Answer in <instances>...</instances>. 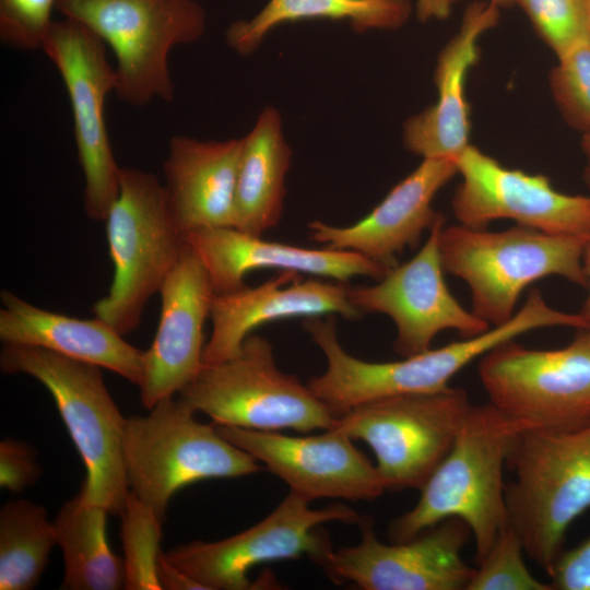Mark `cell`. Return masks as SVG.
I'll return each mask as SVG.
<instances>
[{
  "mask_svg": "<svg viewBox=\"0 0 590 590\" xmlns=\"http://www.w3.org/2000/svg\"><path fill=\"white\" fill-rule=\"evenodd\" d=\"M527 428L489 402L471 404L418 502L390 522V542L409 541L447 518H459L474 538L479 563L508 523L504 469L517 436Z\"/></svg>",
  "mask_w": 590,
  "mask_h": 590,
  "instance_id": "cell-1",
  "label": "cell"
},
{
  "mask_svg": "<svg viewBox=\"0 0 590 590\" xmlns=\"http://www.w3.org/2000/svg\"><path fill=\"white\" fill-rule=\"evenodd\" d=\"M589 239L519 225L499 232L444 225L439 252L444 270L468 285L472 311L496 327L515 316L521 293L539 280L557 275L587 287L582 258Z\"/></svg>",
  "mask_w": 590,
  "mask_h": 590,
  "instance_id": "cell-2",
  "label": "cell"
},
{
  "mask_svg": "<svg viewBox=\"0 0 590 590\" xmlns=\"http://www.w3.org/2000/svg\"><path fill=\"white\" fill-rule=\"evenodd\" d=\"M506 467L515 474L505 488L508 524L548 575L567 529L590 508V424L566 432L523 429Z\"/></svg>",
  "mask_w": 590,
  "mask_h": 590,
  "instance_id": "cell-3",
  "label": "cell"
},
{
  "mask_svg": "<svg viewBox=\"0 0 590 590\" xmlns=\"http://www.w3.org/2000/svg\"><path fill=\"white\" fill-rule=\"evenodd\" d=\"M0 368L28 375L46 387L85 467L80 495L120 515L129 494L122 455L127 418L111 398L101 367L39 346L3 344Z\"/></svg>",
  "mask_w": 590,
  "mask_h": 590,
  "instance_id": "cell-4",
  "label": "cell"
},
{
  "mask_svg": "<svg viewBox=\"0 0 590 590\" xmlns=\"http://www.w3.org/2000/svg\"><path fill=\"white\" fill-rule=\"evenodd\" d=\"M309 317L304 329L323 352L327 368L307 382L315 396L337 417L376 399L438 392L462 368L502 342L539 329L538 310L523 305L506 323L438 349L403 357L396 362L371 363L350 355L340 344L333 315Z\"/></svg>",
  "mask_w": 590,
  "mask_h": 590,
  "instance_id": "cell-5",
  "label": "cell"
},
{
  "mask_svg": "<svg viewBox=\"0 0 590 590\" xmlns=\"http://www.w3.org/2000/svg\"><path fill=\"white\" fill-rule=\"evenodd\" d=\"M179 397L158 401L144 416L127 418L122 455L129 491L162 520L182 487L208 479L239 477L263 470L215 425L194 418Z\"/></svg>",
  "mask_w": 590,
  "mask_h": 590,
  "instance_id": "cell-6",
  "label": "cell"
},
{
  "mask_svg": "<svg viewBox=\"0 0 590 590\" xmlns=\"http://www.w3.org/2000/svg\"><path fill=\"white\" fill-rule=\"evenodd\" d=\"M106 222L114 276L93 311L121 335L135 330L185 247L169 213L164 185L146 170L121 167L119 193Z\"/></svg>",
  "mask_w": 590,
  "mask_h": 590,
  "instance_id": "cell-7",
  "label": "cell"
},
{
  "mask_svg": "<svg viewBox=\"0 0 590 590\" xmlns=\"http://www.w3.org/2000/svg\"><path fill=\"white\" fill-rule=\"evenodd\" d=\"M56 10L111 48L115 93L131 106L174 99L169 52L199 40L208 23L197 0H58Z\"/></svg>",
  "mask_w": 590,
  "mask_h": 590,
  "instance_id": "cell-8",
  "label": "cell"
},
{
  "mask_svg": "<svg viewBox=\"0 0 590 590\" xmlns=\"http://www.w3.org/2000/svg\"><path fill=\"white\" fill-rule=\"evenodd\" d=\"M179 398L223 426L308 433L337 420L307 384L278 367L271 343L252 333L235 357L203 365Z\"/></svg>",
  "mask_w": 590,
  "mask_h": 590,
  "instance_id": "cell-9",
  "label": "cell"
},
{
  "mask_svg": "<svg viewBox=\"0 0 590 590\" xmlns=\"http://www.w3.org/2000/svg\"><path fill=\"white\" fill-rule=\"evenodd\" d=\"M470 406L465 390L450 386L362 403L332 428L369 446L386 491H421L450 451Z\"/></svg>",
  "mask_w": 590,
  "mask_h": 590,
  "instance_id": "cell-10",
  "label": "cell"
},
{
  "mask_svg": "<svg viewBox=\"0 0 590 590\" xmlns=\"http://www.w3.org/2000/svg\"><path fill=\"white\" fill-rule=\"evenodd\" d=\"M489 403L528 428L566 432L590 424V330L556 350L505 341L481 356Z\"/></svg>",
  "mask_w": 590,
  "mask_h": 590,
  "instance_id": "cell-11",
  "label": "cell"
},
{
  "mask_svg": "<svg viewBox=\"0 0 590 590\" xmlns=\"http://www.w3.org/2000/svg\"><path fill=\"white\" fill-rule=\"evenodd\" d=\"M290 492L266 518L229 538L215 542L192 541L178 545L166 557L204 590L257 588L248 578L253 566L308 556L316 564L331 550L321 524L329 521L357 523L361 517L344 504L322 509Z\"/></svg>",
  "mask_w": 590,
  "mask_h": 590,
  "instance_id": "cell-12",
  "label": "cell"
},
{
  "mask_svg": "<svg viewBox=\"0 0 590 590\" xmlns=\"http://www.w3.org/2000/svg\"><path fill=\"white\" fill-rule=\"evenodd\" d=\"M42 50L59 71L70 98L84 176L85 213L92 220L105 221L120 187L121 167L115 160L104 115L105 99L117 85L115 67L108 62L106 44L69 17L54 20Z\"/></svg>",
  "mask_w": 590,
  "mask_h": 590,
  "instance_id": "cell-13",
  "label": "cell"
},
{
  "mask_svg": "<svg viewBox=\"0 0 590 590\" xmlns=\"http://www.w3.org/2000/svg\"><path fill=\"white\" fill-rule=\"evenodd\" d=\"M361 541L331 550L317 564L335 583L351 582L364 590H467L475 568L461 556L470 528L447 518L404 542L385 544L373 520L357 522Z\"/></svg>",
  "mask_w": 590,
  "mask_h": 590,
  "instance_id": "cell-14",
  "label": "cell"
},
{
  "mask_svg": "<svg viewBox=\"0 0 590 590\" xmlns=\"http://www.w3.org/2000/svg\"><path fill=\"white\" fill-rule=\"evenodd\" d=\"M444 225L445 217L439 213L426 243L412 259L391 268L374 285L349 290L351 303L362 314H384L393 320V349L402 357L429 350L434 338L446 330L468 339L491 329L472 310L462 307L446 284L439 252Z\"/></svg>",
  "mask_w": 590,
  "mask_h": 590,
  "instance_id": "cell-15",
  "label": "cell"
},
{
  "mask_svg": "<svg viewBox=\"0 0 590 590\" xmlns=\"http://www.w3.org/2000/svg\"><path fill=\"white\" fill-rule=\"evenodd\" d=\"M461 182L451 210L459 224L486 228L495 220L555 235H590V197L557 191L548 177L503 166L470 144L456 160Z\"/></svg>",
  "mask_w": 590,
  "mask_h": 590,
  "instance_id": "cell-16",
  "label": "cell"
},
{
  "mask_svg": "<svg viewBox=\"0 0 590 590\" xmlns=\"http://www.w3.org/2000/svg\"><path fill=\"white\" fill-rule=\"evenodd\" d=\"M215 425V424H214ZM229 442L253 456L308 500L343 498L373 500L386 487L376 465L343 432L293 437L270 430L215 425Z\"/></svg>",
  "mask_w": 590,
  "mask_h": 590,
  "instance_id": "cell-17",
  "label": "cell"
},
{
  "mask_svg": "<svg viewBox=\"0 0 590 590\" xmlns=\"http://www.w3.org/2000/svg\"><path fill=\"white\" fill-rule=\"evenodd\" d=\"M158 294V326L144 351L139 387L148 410L179 393L203 366V326L215 293L204 267L187 244Z\"/></svg>",
  "mask_w": 590,
  "mask_h": 590,
  "instance_id": "cell-18",
  "label": "cell"
},
{
  "mask_svg": "<svg viewBox=\"0 0 590 590\" xmlns=\"http://www.w3.org/2000/svg\"><path fill=\"white\" fill-rule=\"evenodd\" d=\"M345 282L302 281L295 271H281L257 285L214 294L210 319L212 330L204 344L202 364L212 365L235 357L251 331L267 322L293 317L338 314L355 320L363 314L349 298Z\"/></svg>",
  "mask_w": 590,
  "mask_h": 590,
  "instance_id": "cell-19",
  "label": "cell"
},
{
  "mask_svg": "<svg viewBox=\"0 0 590 590\" xmlns=\"http://www.w3.org/2000/svg\"><path fill=\"white\" fill-rule=\"evenodd\" d=\"M458 174L456 160L423 158L362 220L349 226L321 221L308 224L309 238L331 249L363 255L391 269L397 255L414 248L439 212L433 201L440 189Z\"/></svg>",
  "mask_w": 590,
  "mask_h": 590,
  "instance_id": "cell-20",
  "label": "cell"
},
{
  "mask_svg": "<svg viewBox=\"0 0 590 590\" xmlns=\"http://www.w3.org/2000/svg\"><path fill=\"white\" fill-rule=\"evenodd\" d=\"M499 19L500 9L488 0L467 5L458 32L437 56L436 102L403 123L402 142L410 153L422 158L457 160L471 144L467 76L481 58L479 39L495 27Z\"/></svg>",
  "mask_w": 590,
  "mask_h": 590,
  "instance_id": "cell-21",
  "label": "cell"
},
{
  "mask_svg": "<svg viewBox=\"0 0 590 590\" xmlns=\"http://www.w3.org/2000/svg\"><path fill=\"white\" fill-rule=\"evenodd\" d=\"M185 240L204 267L215 294L241 288L245 275L261 269L295 271L345 283L357 275L379 281L390 270L357 252L264 240L235 227L196 229L186 234Z\"/></svg>",
  "mask_w": 590,
  "mask_h": 590,
  "instance_id": "cell-22",
  "label": "cell"
},
{
  "mask_svg": "<svg viewBox=\"0 0 590 590\" xmlns=\"http://www.w3.org/2000/svg\"><path fill=\"white\" fill-rule=\"evenodd\" d=\"M240 150L241 138L170 139L163 185L172 219L184 236L200 228L235 227Z\"/></svg>",
  "mask_w": 590,
  "mask_h": 590,
  "instance_id": "cell-23",
  "label": "cell"
},
{
  "mask_svg": "<svg viewBox=\"0 0 590 590\" xmlns=\"http://www.w3.org/2000/svg\"><path fill=\"white\" fill-rule=\"evenodd\" d=\"M0 341L39 346L60 355L106 368L140 387L143 355L103 319H79L30 304L1 290Z\"/></svg>",
  "mask_w": 590,
  "mask_h": 590,
  "instance_id": "cell-24",
  "label": "cell"
},
{
  "mask_svg": "<svg viewBox=\"0 0 590 590\" xmlns=\"http://www.w3.org/2000/svg\"><path fill=\"white\" fill-rule=\"evenodd\" d=\"M293 152L280 110L262 108L241 138L235 194V228L256 236L278 226Z\"/></svg>",
  "mask_w": 590,
  "mask_h": 590,
  "instance_id": "cell-25",
  "label": "cell"
},
{
  "mask_svg": "<svg viewBox=\"0 0 590 590\" xmlns=\"http://www.w3.org/2000/svg\"><path fill=\"white\" fill-rule=\"evenodd\" d=\"M413 10L411 0H268L251 17L231 23L225 38L232 50L249 56L284 23L322 19L347 22L356 33L394 31Z\"/></svg>",
  "mask_w": 590,
  "mask_h": 590,
  "instance_id": "cell-26",
  "label": "cell"
},
{
  "mask_svg": "<svg viewBox=\"0 0 590 590\" xmlns=\"http://www.w3.org/2000/svg\"><path fill=\"white\" fill-rule=\"evenodd\" d=\"M109 511L87 503L78 493L67 500L54 520L64 574L60 589H125L123 558L109 546L106 523Z\"/></svg>",
  "mask_w": 590,
  "mask_h": 590,
  "instance_id": "cell-27",
  "label": "cell"
},
{
  "mask_svg": "<svg viewBox=\"0 0 590 590\" xmlns=\"http://www.w3.org/2000/svg\"><path fill=\"white\" fill-rule=\"evenodd\" d=\"M57 544L44 506L13 499L0 509V590L34 589Z\"/></svg>",
  "mask_w": 590,
  "mask_h": 590,
  "instance_id": "cell-28",
  "label": "cell"
},
{
  "mask_svg": "<svg viewBox=\"0 0 590 590\" xmlns=\"http://www.w3.org/2000/svg\"><path fill=\"white\" fill-rule=\"evenodd\" d=\"M121 517L125 589L162 590L157 580L163 520L130 491Z\"/></svg>",
  "mask_w": 590,
  "mask_h": 590,
  "instance_id": "cell-29",
  "label": "cell"
},
{
  "mask_svg": "<svg viewBox=\"0 0 590 590\" xmlns=\"http://www.w3.org/2000/svg\"><path fill=\"white\" fill-rule=\"evenodd\" d=\"M516 7L557 58L590 39L587 0H517Z\"/></svg>",
  "mask_w": 590,
  "mask_h": 590,
  "instance_id": "cell-30",
  "label": "cell"
},
{
  "mask_svg": "<svg viewBox=\"0 0 590 590\" xmlns=\"http://www.w3.org/2000/svg\"><path fill=\"white\" fill-rule=\"evenodd\" d=\"M523 553L521 539L507 523L477 563L467 590H553L529 571Z\"/></svg>",
  "mask_w": 590,
  "mask_h": 590,
  "instance_id": "cell-31",
  "label": "cell"
},
{
  "mask_svg": "<svg viewBox=\"0 0 590 590\" xmlns=\"http://www.w3.org/2000/svg\"><path fill=\"white\" fill-rule=\"evenodd\" d=\"M557 59L548 75L554 103L571 128L590 133V39Z\"/></svg>",
  "mask_w": 590,
  "mask_h": 590,
  "instance_id": "cell-32",
  "label": "cell"
},
{
  "mask_svg": "<svg viewBox=\"0 0 590 590\" xmlns=\"http://www.w3.org/2000/svg\"><path fill=\"white\" fill-rule=\"evenodd\" d=\"M58 0H0V39L13 49H42Z\"/></svg>",
  "mask_w": 590,
  "mask_h": 590,
  "instance_id": "cell-33",
  "label": "cell"
},
{
  "mask_svg": "<svg viewBox=\"0 0 590 590\" xmlns=\"http://www.w3.org/2000/svg\"><path fill=\"white\" fill-rule=\"evenodd\" d=\"M36 457V450L23 440H1L0 486L11 493H21L36 483L42 474Z\"/></svg>",
  "mask_w": 590,
  "mask_h": 590,
  "instance_id": "cell-34",
  "label": "cell"
},
{
  "mask_svg": "<svg viewBox=\"0 0 590 590\" xmlns=\"http://www.w3.org/2000/svg\"><path fill=\"white\" fill-rule=\"evenodd\" d=\"M548 576L553 590H590V535L571 550L562 551Z\"/></svg>",
  "mask_w": 590,
  "mask_h": 590,
  "instance_id": "cell-35",
  "label": "cell"
},
{
  "mask_svg": "<svg viewBox=\"0 0 590 590\" xmlns=\"http://www.w3.org/2000/svg\"><path fill=\"white\" fill-rule=\"evenodd\" d=\"M156 573L162 590H204L200 583L169 562L165 552L158 557Z\"/></svg>",
  "mask_w": 590,
  "mask_h": 590,
  "instance_id": "cell-36",
  "label": "cell"
},
{
  "mask_svg": "<svg viewBox=\"0 0 590 590\" xmlns=\"http://www.w3.org/2000/svg\"><path fill=\"white\" fill-rule=\"evenodd\" d=\"M460 1L462 0H416L415 15L421 23L444 21Z\"/></svg>",
  "mask_w": 590,
  "mask_h": 590,
  "instance_id": "cell-37",
  "label": "cell"
},
{
  "mask_svg": "<svg viewBox=\"0 0 590 590\" xmlns=\"http://www.w3.org/2000/svg\"><path fill=\"white\" fill-rule=\"evenodd\" d=\"M582 263H583V270L588 280L587 287L589 288V295L581 312L585 315V317L588 319L590 323V239L583 252Z\"/></svg>",
  "mask_w": 590,
  "mask_h": 590,
  "instance_id": "cell-38",
  "label": "cell"
},
{
  "mask_svg": "<svg viewBox=\"0 0 590 590\" xmlns=\"http://www.w3.org/2000/svg\"><path fill=\"white\" fill-rule=\"evenodd\" d=\"M581 146L587 162L585 169V178L587 184L590 186V133H586L582 135Z\"/></svg>",
  "mask_w": 590,
  "mask_h": 590,
  "instance_id": "cell-39",
  "label": "cell"
},
{
  "mask_svg": "<svg viewBox=\"0 0 590 590\" xmlns=\"http://www.w3.org/2000/svg\"><path fill=\"white\" fill-rule=\"evenodd\" d=\"M499 9H508L516 7L517 0H488Z\"/></svg>",
  "mask_w": 590,
  "mask_h": 590,
  "instance_id": "cell-40",
  "label": "cell"
},
{
  "mask_svg": "<svg viewBox=\"0 0 590 590\" xmlns=\"http://www.w3.org/2000/svg\"><path fill=\"white\" fill-rule=\"evenodd\" d=\"M588 2V8H589V14H590V0H587Z\"/></svg>",
  "mask_w": 590,
  "mask_h": 590,
  "instance_id": "cell-41",
  "label": "cell"
}]
</instances>
